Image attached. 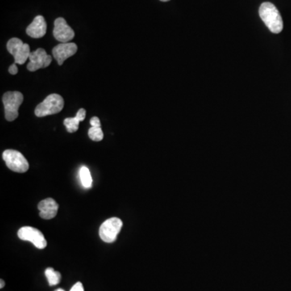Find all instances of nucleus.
Returning <instances> with one entry per match:
<instances>
[{
    "label": "nucleus",
    "mask_w": 291,
    "mask_h": 291,
    "mask_svg": "<svg viewBox=\"0 0 291 291\" xmlns=\"http://www.w3.org/2000/svg\"><path fill=\"white\" fill-rule=\"evenodd\" d=\"M80 180L83 186L86 189H89L92 185V178L91 176L90 171L85 166H83L80 170Z\"/></svg>",
    "instance_id": "nucleus-15"
},
{
    "label": "nucleus",
    "mask_w": 291,
    "mask_h": 291,
    "mask_svg": "<svg viewBox=\"0 0 291 291\" xmlns=\"http://www.w3.org/2000/svg\"><path fill=\"white\" fill-rule=\"evenodd\" d=\"M88 136L95 142H100L104 138V134H103L101 127H92L88 130Z\"/></svg>",
    "instance_id": "nucleus-16"
},
{
    "label": "nucleus",
    "mask_w": 291,
    "mask_h": 291,
    "mask_svg": "<svg viewBox=\"0 0 291 291\" xmlns=\"http://www.w3.org/2000/svg\"><path fill=\"white\" fill-rule=\"evenodd\" d=\"M162 2H168V1H170V0H160Z\"/></svg>",
    "instance_id": "nucleus-22"
},
{
    "label": "nucleus",
    "mask_w": 291,
    "mask_h": 291,
    "mask_svg": "<svg viewBox=\"0 0 291 291\" xmlns=\"http://www.w3.org/2000/svg\"><path fill=\"white\" fill-rule=\"evenodd\" d=\"M18 237L21 240L30 241L38 249H44L47 246L45 236L38 229L32 226H23L18 230Z\"/></svg>",
    "instance_id": "nucleus-7"
},
{
    "label": "nucleus",
    "mask_w": 291,
    "mask_h": 291,
    "mask_svg": "<svg viewBox=\"0 0 291 291\" xmlns=\"http://www.w3.org/2000/svg\"><path fill=\"white\" fill-rule=\"evenodd\" d=\"M40 210V217L43 219H52L57 215L59 210V205L52 198H46L42 200L38 205Z\"/></svg>",
    "instance_id": "nucleus-12"
},
{
    "label": "nucleus",
    "mask_w": 291,
    "mask_h": 291,
    "mask_svg": "<svg viewBox=\"0 0 291 291\" xmlns=\"http://www.w3.org/2000/svg\"><path fill=\"white\" fill-rule=\"evenodd\" d=\"M0 282H1V285H0V288H1V289H3V288L5 287V281H4V280H3V279H1V281H0Z\"/></svg>",
    "instance_id": "nucleus-20"
},
{
    "label": "nucleus",
    "mask_w": 291,
    "mask_h": 291,
    "mask_svg": "<svg viewBox=\"0 0 291 291\" xmlns=\"http://www.w3.org/2000/svg\"><path fill=\"white\" fill-rule=\"evenodd\" d=\"M24 96L21 92H8L3 96V103L5 105V118L9 122H13L19 116L18 109L22 105Z\"/></svg>",
    "instance_id": "nucleus-3"
},
{
    "label": "nucleus",
    "mask_w": 291,
    "mask_h": 291,
    "mask_svg": "<svg viewBox=\"0 0 291 291\" xmlns=\"http://www.w3.org/2000/svg\"><path fill=\"white\" fill-rule=\"evenodd\" d=\"M7 49L11 55L14 57L15 64L23 65L30 59L31 54L30 45L24 43L21 39L17 38H13L8 42Z\"/></svg>",
    "instance_id": "nucleus-5"
},
{
    "label": "nucleus",
    "mask_w": 291,
    "mask_h": 291,
    "mask_svg": "<svg viewBox=\"0 0 291 291\" xmlns=\"http://www.w3.org/2000/svg\"><path fill=\"white\" fill-rule=\"evenodd\" d=\"M47 30L46 20L42 16H38L34 21L28 26L26 33L33 38H41L44 37Z\"/></svg>",
    "instance_id": "nucleus-11"
},
{
    "label": "nucleus",
    "mask_w": 291,
    "mask_h": 291,
    "mask_svg": "<svg viewBox=\"0 0 291 291\" xmlns=\"http://www.w3.org/2000/svg\"><path fill=\"white\" fill-rule=\"evenodd\" d=\"M55 291H65L64 289H57Z\"/></svg>",
    "instance_id": "nucleus-21"
},
{
    "label": "nucleus",
    "mask_w": 291,
    "mask_h": 291,
    "mask_svg": "<svg viewBox=\"0 0 291 291\" xmlns=\"http://www.w3.org/2000/svg\"><path fill=\"white\" fill-rule=\"evenodd\" d=\"M52 58L46 54L44 49L39 48L37 51L31 52L30 55V63L27 68L30 72H36L42 68H46L51 65Z\"/></svg>",
    "instance_id": "nucleus-8"
},
{
    "label": "nucleus",
    "mask_w": 291,
    "mask_h": 291,
    "mask_svg": "<svg viewBox=\"0 0 291 291\" xmlns=\"http://www.w3.org/2000/svg\"><path fill=\"white\" fill-rule=\"evenodd\" d=\"M70 291H84V286L81 282H77L72 286V289Z\"/></svg>",
    "instance_id": "nucleus-18"
},
{
    "label": "nucleus",
    "mask_w": 291,
    "mask_h": 291,
    "mask_svg": "<svg viewBox=\"0 0 291 291\" xmlns=\"http://www.w3.org/2000/svg\"><path fill=\"white\" fill-rule=\"evenodd\" d=\"M122 220L118 218H111L103 222L99 230V235L105 243H113L117 239L122 230Z\"/></svg>",
    "instance_id": "nucleus-6"
},
{
    "label": "nucleus",
    "mask_w": 291,
    "mask_h": 291,
    "mask_svg": "<svg viewBox=\"0 0 291 291\" xmlns=\"http://www.w3.org/2000/svg\"><path fill=\"white\" fill-rule=\"evenodd\" d=\"M90 124L91 126H93V127H101V121L97 117H93L90 120Z\"/></svg>",
    "instance_id": "nucleus-17"
},
{
    "label": "nucleus",
    "mask_w": 291,
    "mask_h": 291,
    "mask_svg": "<svg viewBox=\"0 0 291 291\" xmlns=\"http://www.w3.org/2000/svg\"><path fill=\"white\" fill-rule=\"evenodd\" d=\"M46 276L50 285H56L61 281L62 276L60 272L55 271L53 268H46Z\"/></svg>",
    "instance_id": "nucleus-14"
},
{
    "label": "nucleus",
    "mask_w": 291,
    "mask_h": 291,
    "mask_svg": "<svg viewBox=\"0 0 291 291\" xmlns=\"http://www.w3.org/2000/svg\"><path fill=\"white\" fill-rule=\"evenodd\" d=\"M259 15L272 34H280L282 31V18L279 11L272 4L263 3L259 9Z\"/></svg>",
    "instance_id": "nucleus-1"
},
{
    "label": "nucleus",
    "mask_w": 291,
    "mask_h": 291,
    "mask_svg": "<svg viewBox=\"0 0 291 291\" xmlns=\"http://www.w3.org/2000/svg\"><path fill=\"white\" fill-rule=\"evenodd\" d=\"M9 72L12 75H17L18 73V68H17V64L13 63V65L9 67Z\"/></svg>",
    "instance_id": "nucleus-19"
},
{
    "label": "nucleus",
    "mask_w": 291,
    "mask_h": 291,
    "mask_svg": "<svg viewBox=\"0 0 291 291\" xmlns=\"http://www.w3.org/2000/svg\"><path fill=\"white\" fill-rule=\"evenodd\" d=\"M64 107V100L59 94L49 95L44 101L35 109V114L38 118L53 115L60 113Z\"/></svg>",
    "instance_id": "nucleus-2"
},
{
    "label": "nucleus",
    "mask_w": 291,
    "mask_h": 291,
    "mask_svg": "<svg viewBox=\"0 0 291 291\" xmlns=\"http://www.w3.org/2000/svg\"><path fill=\"white\" fill-rule=\"evenodd\" d=\"M86 118V110L84 109H80L76 113L75 118H68L64 120V126L67 128V130L69 133H75L79 129V125L80 122H83Z\"/></svg>",
    "instance_id": "nucleus-13"
},
{
    "label": "nucleus",
    "mask_w": 291,
    "mask_h": 291,
    "mask_svg": "<svg viewBox=\"0 0 291 291\" xmlns=\"http://www.w3.org/2000/svg\"><path fill=\"white\" fill-rule=\"evenodd\" d=\"M54 37L61 43H67L75 38V32L67 25L64 18L59 17L55 21Z\"/></svg>",
    "instance_id": "nucleus-9"
},
{
    "label": "nucleus",
    "mask_w": 291,
    "mask_h": 291,
    "mask_svg": "<svg viewBox=\"0 0 291 291\" xmlns=\"http://www.w3.org/2000/svg\"><path fill=\"white\" fill-rule=\"evenodd\" d=\"M77 50V46L75 43H61L53 49V56L58 62L59 65L62 66L68 58L76 55Z\"/></svg>",
    "instance_id": "nucleus-10"
},
{
    "label": "nucleus",
    "mask_w": 291,
    "mask_h": 291,
    "mask_svg": "<svg viewBox=\"0 0 291 291\" xmlns=\"http://www.w3.org/2000/svg\"><path fill=\"white\" fill-rule=\"evenodd\" d=\"M3 159L9 169L13 172L24 173L30 168L27 159L19 151L15 150H6L3 153Z\"/></svg>",
    "instance_id": "nucleus-4"
}]
</instances>
